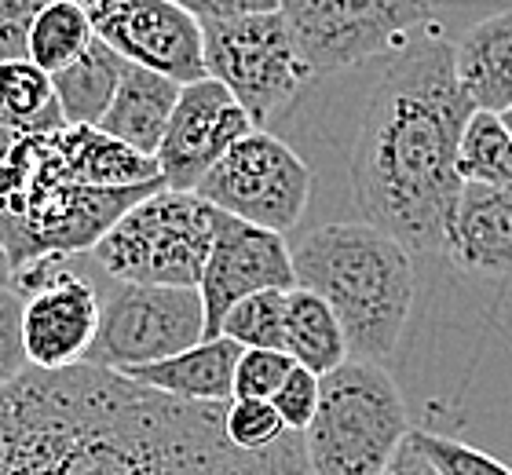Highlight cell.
Masks as SVG:
<instances>
[{"mask_svg":"<svg viewBox=\"0 0 512 475\" xmlns=\"http://www.w3.org/2000/svg\"><path fill=\"white\" fill-rule=\"evenodd\" d=\"M293 370V359L286 351H260L242 348L235 362V399H260L267 402L278 391V384Z\"/></svg>","mask_w":512,"mask_h":475,"instance_id":"26","label":"cell"},{"mask_svg":"<svg viewBox=\"0 0 512 475\" xmlns=\"http://www.w3.org/2000/svg\"><path fill=\"white\" fill-rule=\"evenodd\" d=\"M454 77L469 103L487 114L512 106V11L472 22L454 41Z\"/></svg>","mask_w":512,"mask_h":475,"instance_id":"16","label":"cell"},{"mask_svg":"<svg viewBox=\"0 0 512 475\" xmlns=\"http://www.w3.org/2000/svg\"><path fill=\"white\" fill-rule=\"evenodd\" d=\"M194 194L231 220L286 238L308 209L311 169L289 143L253 128L205 172Z\"/></svg>","mask_w":512,"mask_h":475,"instance_id":"9","label":"cell"},{"mask_svg":"<svg viewBox=\"0 0 512 475\" xmlns=\"http://www.w3.org/2000/svg\"><path fill=\"white\" fill-rule=\"evenodd\" d=\"M205 340V311L198 289L114 282L99 304V326L85 366L128 373L154 366Z\"/></svg>","mask_w":512,"mask_h":475,"instance_id":"8","label":"cell"},{"mask_svg":"<svg viewBox=\"0 0 512 475\" xmlns=\"http://www.w3.org/2000/svg\"><path fill=\"white\" fill-rule=\"evenodd\" d=\"M300 289L326 300L348 359L381 366L403 337L417 296L414 256L370 223H322L289 245Z\"/></svg>","mask_w":512,"mask_h":475,"instance_id":"3","label":"cell"},{"mask_svg":"<svg viewBox=\"0 0 512 475\" xmlns=\"http://www.w3.org/2000/svg\"><path fill=\"white\" fill-rule=\"evenodd\" d=\"M92 22L88 11L77 0H52L41 4L37 19L30 26V44H26V59H30L41 74H59L85 52L92 41Z\"/></svg>","mask_w":512,"mask_h":475,"instance_id":"21","label":"cell"},{"mask_svg":"<svg viewBox=\"0 0 512 475\" xmlns=\"http://www.w3.org/2000/svg\"><path fill=\"white\" fill-rule=\"evenodd\" d=\"M267 402L278 413V421L286 424V432L304 435V428L315 417V406H319V377L293 362V370L286 373V380L278 384V391Z\"/></svg>","mask_w":512,"mask_h":475,"instance_id":"27","label":"cell"},{"mask_svg":"<svg viewBox=\"0 0 512 475\" xmlns=\"http://www.w3.org/2000/svg\"><path fill=\"white\" fill-rule=\"evenodd\" d=\"M11 285V264H8V253H4V245H0V289H8Z\"/></svg>","mask_w":512,"mask_h":475,"instance_id":"33","label":"cell"},{"mask_svg":"<svg viewBox=\"0 0 512 475\" xmlns=\"http://www.w3.org/2000/svg\"><path fill=\"white\" fill-rule=\"evenodd\" d=\"M461 183L483 187H512V136L498 114L472 110L458 143Z\"/></svg>","mask_w":512,"mask_h":475,"instance_id":"22","label":"cell"},{"mask_svg":"<svg viewBox=\"0 0 512 475\" xmlns=\"http://www.w3.org/2000/svg\"><path fill=\"white\" fill-rule=\"evenodd\" d=\"M224 410L85 362L26 370L0 388V475H308L304 435L246 454Z\"/></svg>","mask_w":512,"mask_h":475,"instance_id":"1","label":"cell"},{"mask_svg":"<svg viewBox=\"0 0 512 475\" xmlns=\"http://www.w3.org/2000/svg\"><path fill=\"white\" fill-rule=\"evenodd\" d=\"M30 370L22 344V296L15 289H0V388H8Z\"/></svg>","mask_w":512,"mask_h":475,"instance_id":"28","label":"cell"},{"mask_svg":"<svg viewBox=\"0 0 512 475\" xmlns=\"http://www.w3.org/2000/svg\"><path fill=\"white\" fill-rule=\"evenodd\" d=\"M476 106L454 77V44L425 26L377 81L352 150V194L363 223L410 256L443 253L461 194L458 143Z\"/></svg>","mask_w":512,"mask_h":475,"instance_id":"2","label":"cell"},{"mask_svg":"<svg viewBox=\"0 0 512 475\" xmlns=\"http://www.w3.org/2000/svg\"><path fill=\"white\" fill-rule=\"evenodd\" d=\"M22 296V344L30 370H66L85 362L99 326L96 282L74 271L70 260H33L11 275Z\"/></svg>","mask_w":512,"mask_h":475,"instance_id":"10","label":"cell"},{"mask_svg":"<svg viewBox=\"0 0 512 475\" xmlns=\"http://www.w3.org/2000/svg\"><path fill=\"white\" fill-rule=\"evenodd\" d=\"M498 117H502V125L509 128V136H512V106H509V110H502Z\"/></svg>","mask_w":512,"mask_h":475,"instance_id":"35","label":"cell"},{"mask_svg":"<svg viewBox=\"0 0 512 475\" xmlns=\"http://www.w3.org/2000/svg\"><path fill=\"white\" fill-rule=\"evenodd\" d=\"M286 293L289 289H267V293L238 300L224 315L216 337H227L238 348L282 351V337H286Z\"/></svg>","mask_w":512,"mask_h":475,"instance_id":"23","label":"cell"},{"mask_svg":"<svg viewBox=\"0 0 512 475\" xmlns=\"http://www.w3.org/2000/svg\"><path fill=\"white\" fill-rule=\"evenodd\" d=\"M436 0H278L311 77L341 74L406 48L432 22Z\"/></svg>","mask_w":512,"mask_h":475,"instance_id":"7","label":"cell"},{"mask_svg":"<svg viewBox=\"0 0 512 475\" xmlns=\"http://www.w3.org/2000/svg\"><path fill=\"white\" fill-rule=\"evenodd\" d=\"M88 22L128 66L169 77L180 88L205 81L202 26L172 0H118L92 8Z\"/></svg>","mask_w":512,"mask_h":475,"instance_id":"11","label":"cell"},{"mask_svg":"<svg viewBox=\"0 0 512 475\" xmlns=\"http://www.w3.org/2000/svg\"><path fill=\"white\" fill-rule=\"evenodd\" d=\"M249 132H253V125L242 114V106L216 81L205 77V81L183 85L176 110L169 117V128H165L161 147L154 154L161 187L194 190L205 180V172Z\"/></svg>","mask_w":512,"mask_h":475,"instance_id":"13","label":"cell"},{"mask_svg":"<svg viewBox=\"0 0 512 475\" xmlns=\"http://www.w3.org/2000/svg\"><path fill=\"white\" fill-rule=\"evenodd\" d=\"M41 4L33 0H0V63H19L26 59L30 26L37 19Z\"/></svg>","mask_w":512,"mask_h":475,"instance_id":"29","label":"cell"},{"mask_svg":"<svg viewBox=\"0 0 512 475\" xmlns=\"http://www.w3.org/2000/svg\"><path fill=\"white\" fill-rule=\"evenodd\" d=\"M33 4H52V0H33Z\"/></svg>","mask_w":512,"mask_h":475,"instance_id":"36","label":"cell"},{"mask_svg":"<svg viewBox=\"0 0 512 475\" xmlns=\"http://www.w3.org/2000/svg\"><path fill=\"white\" fill-rule=\"evenodd\" d=\"M0 121L19 128L22 136H41L66 125L55 106L52 77L41 74L30 59L0 63Z\"/></svg>","mask_w":512,"mask_h":475,"instance_id":"20","label":"cell"},{"mask_svg":"<svg viewBox=\"0 0 512 475\" xmlns=\"http://www.w3.org/2000/svg\"><path fill=\"white\" fill-rule=\"evenodd\" d=\"M85 11H92V8H103V4H118V0H77Z\"/></svg>","mask_w":512,"mask_h":475,"instance_id":"34","label":"cell"},{"mask_svg":"<svg viewBox=\"0 0 512 475\" xmlns=\"http://www.w3.org/2000/svg\"><path fill=\"white\" fill-rule=\"evenodd\" d=\"M406 435L410 413L392 373L348 359L319 377V406L304 428L308 475H384Z\"/></svg>","mask_w":512,"mask_h":475,"instance_id":"4","label":"cell"},{"mask_svg":"<svg viewBox=\"0 0 512 475\" xmlns=\"http://www.w3.org/2000/svg\"><path fill=\"white\" fill-rule=\"evenodd\" d=\"M205 77L224 88L249 125L267 132L315 81L278 11L202 26Z\"/></svg>","mask_w":512,"mask_h":475,"instance_id":"6","label":"cell"},{"mask_svg":"<svg viewBox=\"0 0 512 475\" xmlns=\"http://www.w3.org/2000/svg\"><path fill=\"white\" fill-rule=\"evenodd\" d=\"M22 139H30V136H22L19 128H11V125H4V121H0V161L8 158L11 150L22 143Z\"/></svg>","mask_w":512,"mask_h":475,"instance_id":"32","label":"cell"},{"mask_svg":"<svg viewBox=\"0 0 512 475\" xmlns=\"http://www.w3.org/2000/svg\"><path fill=\"white\" fill-rule=\"evenodd\" d=\"M282 351L289 359L304 366L315 377L333 373L341 362H348V340L326 300L315 293L293 285L286 293V337H282Z\"/></svg>","mask_w":512,"mask_h":475,"instance_id":"19","label":"cell"},{"mask_svg":"<svg viewBox=\"0 0 512 475\" xmlns=\"http://www.w3.org/2000/svg\"><path fill=\"white\" fill-rule=\"evenodd\" d=\"M176 99H180L176 81L139 70V66H125L118 92H114L107 114L96 128L107 132L110 139L125 143L128 150L143 154V158H154L161 147V136L169 128L172 110H176Z\"/></svg>","mask_w":512,"mask_h":475,"instance_id":"17","label":"cell"},{"mask_svg":"<svg viewBox=\"0 0 512 475\" xmlns=\"http://www.w3.org/2000/svg\"><path fill=\"white\" fill-rule=\"evenodd\" d=\"M242 355L238 344L227 337L202 340L194 348L161 359L154 366H139L121 377L136 380L143 388L161 391L180 402H202V406H227L235 399V362Z\"/></svg>","mask_w":512,"mask_h":475,"instance_id":"15","label":"cell"},{"mask_svg":"<svg viewBox=\"0 0 512 475\" xmlns=\"http://www.w3.org/2000/svg\"><path fill=\"white\" fill-rule=\"evenodd\" d=\"M125 59H121L110 44L99 37L88 41V48L77 55L74 63L52 74V95L55 106L63 114L66 125L77 128H96L107 114L110 99L118 92V81L125 74Z\"/></svg>","mask_w":512,"mask_h":475,"instance_id":"18","label":"cell"},{"mask_svg":"<svg viewBox=\"0 0 512 475\" xmlns=\"http://www.w3.org/2000/svg\"><path fill=\"white\" fill-rule=\"evenodd\" d=\"M224 435L238 450L260 454V450H271L275 443H282L286 424L278 421V413L271 410V402L231 399L224 410Z\"/></svg>","mask_w":512,"mask_h":475,"instance_id":"25","label":"cell"},{"mask_svg":"<svg viewBox=\"0 0 512 475\" xmlns=\"http://www.w3.org/2000/svg\"><path fill=\"white\" fill-rule=\"evenodd\" d=\"M220 212L194 190H154L110 227L92 260L110 282L198 289Z\"/></svg>","mask_w":512,"mask_h":475,"instance_id":"5","label":"cell"},{"mask_svg":"<svg viewBox=\"0 0 512 475\" xmlns=\"http://www.w3.org/2000/svg\"><path fill=\"white\" fill-rule=\"evenodd\" d=\"M443 253L465 275L509 278L512 275V187L461 183L450 209Z\"/></svg>","mask_w":512,"mask_h":475,"instance_id":"14","label":"cell"},{"mask_svg":"<svg viewBox=\"0 0 512 475\" xmlns=\"http://www.w3.org/2000/svg\"><path fill=\"white\" fill-rule=\"evenodd\" d=\"M384 475H436L432 468H428V461L421 454H417L414 446L403 443V450L395 454V461L388 468H384Z\"/></svg>","mask_w":512,"mask_h":475,"instance_id":"31","label":"cell"},{"mask_svg":"<svg viewBox=\"0 0 512 475\" xmlns=\"http://www.w3.org/2000/svg\"><path fill=\"white\" fill-rule=\"evenodd\" d=\"M172 4L187 11L198 26H213V22H231V19H246V15L278 11V0H172Z\"/></svg>","mask_w":512,"mask_h":475,"instance_id":"30","label":"cell"},{"mask_svg":"<svg viewBox=\"0 0 512 475\" xmlns=\"http://www.w3.org/2000/svg\"><path fill=\"white\" fill-rule=\"evenodd\" d=\"M406 443L425 457L428 468L436 475H512V468L505 461H498V457L480 450V446L465 443V439H454V435L410 428Z\"/></svg>","mask_w":512,"mask_h":475,"instance_id":"24","label":"cell"},{"mask_svg":"<svg viewBox=\"0 0 512 475\" xmlns=\"http://www.w3.org/2000/svg\"><path fill=\"white\" fill-rule=\"evenodd\" d=\"M293 256L282 234L253 227V223L231 220L220 212L216 238L198 278V296L205 311V340L220 333V322L238 300L267 289H293Z\"/></svg>","mask_w":512,"mask_h":475,"instance_id":"12","label":"cell"}]
</instances>
